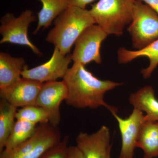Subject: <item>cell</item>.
Segmentation results:
<instances>
[{
  "label": "cell",
  "mask_w": 158,
  "mask_h": 158,
  "mask_svg": "<svg viewBox=\"0 0 158 158\" xmlns=\"http://www.w3.org/2000/svg\"><path fill=\"white\" fill-rule=\"evenodd\" d=\"M108 34L100 26L91 25L85 29L75 43L72 60L85 65L91 62L102 63L100 48Z\"/></svg>",
  "instance_id": "cell-7"
},
{
  "label": "cell",
  "mask_w": 158,
  "mask_h": 158,
  "mask_svg": "<svg viewBox=\"0 0 158 158\" xmlns=\"http://www.w3.org/2000/svg\"><path fill=\"white\" fill-rule=\"evenodd\" d=\"M136 0H99L89 10L95 24L108 35L120 36L132 21Z\"/></svg>",
  "instance_id": "cell-3"
},
{
  "label": "cell",
  "mask_w": 158,
  "mask_h": 158,
  "mask_svg": "<svg viewBox=\"0 0 158 158\" xmlns=\"http://www.w3.org/2000/svg\"><path fill=\"white\" fill-rule=\"evenodd\" d=\"M67 89L66 104L77 109H96L103 107L111 114L117 113V108L108 104L105 94L123 83L100 80L80 63H73L63 78Z\"/></svg>",
  "instance_id": "cell-1"
},
{
  "label": "cell",
  "mask_w": 158,
  "mask_h": 158,
  "mask_svg": "<svg viewBox=\"0 0 158 158\" xmlns=\"http://www.w3.org/2000/svg\"><path fill=\"white\" fill-rule=\"evenodd\" d=\"M158 14V0H141Z\"/></svg>",
  "instance_id": "cell-24"
},
{
  "label": "cell",
  "mask_w": 158,
  "mask_h": 158,
  "mask_svg": "<svg viewBox=\"0 0 158 158\" xmlns=\"http://www.w3.org/2000/svg\"><path fill=\"white\" fill-rule=\"evenodd\" d=\"M72 60L71 55H63L55 47L52 57L48 61L34 68H26L22 73V77L41 83L63 79Z\"/></svg>",
  "instance_id": "cell-8"
},
{
  "label": "cell",
  "mask_w": 158,
  "mask_h": 158,
  "mask_svg": "<svg viewBox=\"0 0 158 158\" xmlns=\"http://www.w3.org/2000/svg\"><path fill=\"white\" fill-rule=\"evenodd\" d=\"M36 21V17L31 9H26L17 17L13 13H6L0 20V34L2 36L0 43H9L26 46L30 48L34 53L41 56L42 53L28 37L29 26Z\"/></svg>",
  "instance_id": "cell-6"
},
{
  "label": "cell",
  "mask_w": 158,
  "mask_h": 158,
  "mask_svg": "<svg viewBox=\"0 0 158 158\" xmlns=\"http://www.w3.org/2000/svg\"><path fill=\"white\" fill-rule=\"evenodd\" d=\"M69 136L65 135L61 141L46 152L40 158H66Z\"/></svg>",
  "instance_id": "cell-21"
},
{
  "label": "cell",
  "mask_w": 158,
  "mask_h": 158,
  "mask_svg": "<svg viewBox=\"0 0 158 158\" xmlns=\"http://www.w3.org/2000/svg\"><path fill=\"white\" fill-rule=\"evenodd\" d=\"M130 104L145 113V120L158 121V100L155 90L150 86H146L130 94Z\"/></svg>",
  "instance_id": "cell-13"
},
{
  "label": "cell",
  "mask_w": 158,
  "mask_h": 158,
  "mask_svg": "<svg viewBox=\"0 0 158 158\" xmlns=\"http://www.w3.org/2000/svg\"><path fill=\"white\" fill-rule=\"evenodd\" d=\"M17 108L5 99L0 101V152L5 148L6 142L16 122Z\"/></svg>",
  "instance_id": "cell-18"
},
{
  "label": "cell",
  "mask_w": 158,
  "mask_h": 158,
  "mask_svg": "<svg viewBox=\"0 0 158 158\" xmlns=\"http://www.w3.org/2000/svg\"><path fill=\"white\" fill-rule=\"evenodd\" d=\"M62 139L58 127L49 123L40 124L28 140L11 151L0 152V158H40Z\"/></svg>",
  "instance_id": "cell-4"
},
{
  "label": "cell",
  "mask_w": 158,
  "mask_h": 158,
  "mask_svg": "<svg viewBox=\"0 0 158 158\" xmlns=\"http://www.w3.org/2000/svg\"><path fill=\"white\" fill-rule=\"evenodd\" d=\"M95 24L89 10L70 6L54 21V27L46 40L64 55L70 54L72 47L85 29Z\"/></svg>",
  "instance_id": "cell-2"
},
{
  "label": "cell",
  "mask_w": 158,
  "mask_h": 158,
  "mask_svg": "<svg viewBox=\"0 0 158 158\" xmlns=\"http://www.w3.org/2000/svg\"><path fill=\"white\" fill-rule=\"evenodd\" d=\"M111 151L109 153V155H108V158H111Z\"/></svg>",
  "instance_id": "cell-25"
},
{
  "label": "cell",
  "mask_w": 158,
  "mask_h": 158,
  "mask_svg": "<svg viewBox=\"0 0 158 158\" xmlns=\"http://www.w3.org/2000/svg\"><path fill=\"white\" fill-rule=\"evenodd\" d=\"M36 125L25 120L16 119L3 151H11L28 140L34 135L37 127Z\"/></svg>",
  "instance_id": "cell-19"
},
{
  "label": "cell",
  "mask_w": 158,
  "mask_h": 158,
  "mask_svg": "<svg viewBox=\"0 0 158 158\" xmlns=\"http://www.w3.org/2000/svg\"><path fill=\"white\" fill-rule=\"evenodd\" d=\"M28 66L22 57L15 58L0 53V90L6 88L22 78V73Z\"/></svg>",
  "instance_id": "cell-15"
},
{
  "label": "cell",
  "mask_w": 158,
  "mask_h": 158,
  "mask_svg": "<svg viewBox=\"0 0 158 158\" xmlns=\"http://www.w3.org/2000/svg\"><path fill=\"white\" fill-rule=\"evenodd\" d=\"M66 158H83L81 152L76 146L68 147L66 154Z\"/></svg>",
  "instance_id": "cell-22"
},
{
  "label": "cell",
  "mask_w": 158,
  "mask_h": 158,
  "mask_svg": "<svg viewBox=\"0 0 158 158\" xmlns=\"http://www.w3.org/2000/svg\"><path fill=\"white\" fill-rule=\"evenodd\" d=\"M137 148L144 152V158L158 157V121L145 120L141 127Z\"/></svg>",
  "instance_id": "cell-16"
},
{
  "label": "cell",
  "mask_w": 158,
  "mask_h": 158,
  "mask_svg": "<svg viewBox=\"0 0 158 158\" xmlns=\"http://www.w3.org/2000/svg\"><path fill=\"white\" fill-rule=\"evenodd\" d=\"M42 8L37 13L38 25L34 34H37L40 29L48 28L52 22L70 6V0H39Z\"/></svg>",
  "instance_id": "cell-17"
},
{
  "label": "cell",
  "mask_w": 158,
  "mask_h": 158,
  "mask_svg": "<svg viewBox=\"0 0 158 158\" xmlns=\"http://www.w3.org/2000/svg\"><path fill=\"white\" fill-rule=\"evenodd\" d=\"M67 89L64 81H53L43 83L37 96L36 106L41 107L48 115L49 123L55 127L60 124V106L65 100Z\"/></svg>",
  "instance_id": "cell-9"
},
{
  "label": "cell",
  "mask_w": 158,
  "mask_h": 158,
  "mask_svg": "<svg viewBox=\"0 0 158 158\" xmlns=\"http://www.w3.org/2000/svg\"><path fill=\"white\" fill-rule=\"evenodd\" d=\"M16 118L36 124L49 123L48 115L45 110L37 106H28L18 110Z\"/></svg>",
  "instance_id": "cell-20"
},
{
  "label": "cell",
  "mask_w": 158,
  "mask_h": 158,
  "mask_svg": "<svg viewBox=\"0 0 158 158\" xmlns=\"http://www.w3.org/2000/svg\"><path fill=\"white\" fill-rule=\"evenodd\" d=\"M42 85L37 81L22 77L9 87L0 90V96L17 108L36 106Z\"/></svg>",
  "instance_id": "cell-12"
},
{
  "label": "cell",
  "mask_w": 158,
  "mask_h": 158,
  "mask_svg": "<svg viewBox=\"0 0 158 158\" xmlns=\"http://www.w3.org/2000/svg\"><path fill=\"white\" fill-rule=\"evenodd\" d=\"M110 129L102 126L95 132H80L76 138L77 147L83 158H108L111 151Z\"/></svg>",
  "instance_id": "cell-11"
},
{
  "label": "cell",
  "mask_w": 158,
  "mask_h": 158,
  "mask_svg": "<svg viewBox=\"0 0 158 158\" xmlns=\"http://www.w3.org/2000/svg\"><path fill=\"white\" fill-rule=\"evenodd\" d=\"M95 0H70V6H76L85 9L86 6Z\"/></svg>",
  "instance_id": "cell-23"
},
{
  "label": "cell",
  "mask_w": 158,
  "mask_h": 158,
  "mask_svg": "<svg viewBox=\"0 0 158 158\" xmlns=\"http://www.w3.org/2000/svg\"><path fill=\"white\" fill-rule=\"evenodd\" d=\"M117 55L120 64H126L139 57H147L149 65L142 69L141 73L143 78H148L158 65V39L141 50L131 51L121 48L118 49Z\"/></svg>",
  "instance_id": "cell-14"
},
{
  "label": "cell",
  "mask_w": 158,
  "mask_h": 158,
  "mask_svg": "<svg viewBox=\"0 0 158 158\" xmlns=\"http://www.w3.org/2000/svg\"><path fill=\"white\" fill-rule=\"evenodd\" d=\"M128 31L133 47L141 50L158 39V14L141 0H136Z\"/></svg>",
  "instance_id": "cell-5"
},
{
  "label": "cell",
  "mask_w": 158,
  "mask_h": 158,
  "mask_svg": "<svg viewBox=\"0 0 158 158\" xmlns=\"http://www.w3.org/2000/svg\"><path fill=\"white\" fill-rule=\"evenodd\" d=\"M118 123L121 138V147L118 158H134L139 132L145 121V115L133 109L127 118H121L117 113L112 114Z\"/></svg>",
  "instance_id": "cell-10"
}]
</instances>
